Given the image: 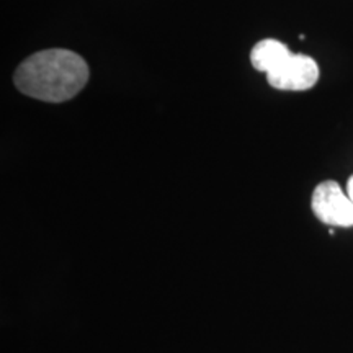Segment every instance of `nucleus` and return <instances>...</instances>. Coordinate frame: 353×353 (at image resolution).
<instances>
[{"label":"nucleus","mask_w":353,"mask_h":353,"mask_svg":"<svg viewBox=\"0 0 353 353\" xmlns=\"http://www.w3.org/2000/svg\"><path fill=\"white\" fill-rule=\"evenodd\" d=\"M267 81L278 90H309L319 81V65L311 56L290 52L275 68L268 70Z\"/></svg>","instance_id":"obj_2"},{"label":"nucleus","mask_w":353,"mask_h":353,"mask_svg":"<svg viewBox=\"0 0 353 353\" xmlns=\"http://www.w3.org/2000/svg\"><path fill=\"white\" fill-rule=\"evenodd\" d=\"M347 195L350 196V200L353 201V175L348 179V182H347Z\"/></svg>","instance_id":"obj_5"},{"label":"nucleus","mask_w":353,"mask_h":353,"mask_svg":"<svg viewBox=\"0 0 353 353\" xmlns=\"http://www.w3.org/2000/svg\"><path fill=\"white\" fill-rule=\"evenodd\" d=\"M311 208L316 218L335 228H353V201L341 185L325 180L312 192Z\"/></svg>","instance_id":"obj_3"},{"label":"nucleus","mask_w":353,"mask_h":353,"mask_svg":"<svg viewBox=\"0 0 353 353\" xmlns=\"http://www.w3.org/2000/svg\"><path fill=\"white\" fill-rule=\"evenodd\" d=\"M88 65L69 50H44L25 59L15 70V85L37 100L61 103L74 99L88 82Z\"/></svg>","instance_id":"obj_1"},{"label":"nucleus","mask_w":353,"mask_h":353,"mask_svg":"<svg viewBox=\"0 0 353 353\" xmlns=\"http://www.w3.org/2000/svg\"><path fill=\"white\" fill-rule=\"evenodd\" d=\"M290 48L285 43L278 41V39H262L252 48L250 52V63H252L254 69L259 72L267 74L268 70L275 68L286 54H290Z\"/></svg>","instance_id":"obj_4"}]
</instances>
